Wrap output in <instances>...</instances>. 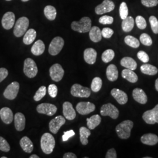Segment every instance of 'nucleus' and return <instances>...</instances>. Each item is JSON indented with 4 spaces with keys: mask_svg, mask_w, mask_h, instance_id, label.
<instances>
[{
    "mask_svg": "<svg viewBox=\"0 0 158 158\" xmlns=\"http://www.w3.org/2000/svg\"><path fill=\"white\" fill-rule=\"evenodd\" d=\"M55 147V139L49 133H45L40 139V147L43 151L47 155H49L53 151Z\"/></svg>",
    "mask_w": 158,
    "mask_h": 158,
    "instance_id": "obj_1",
    "label": "nucleus"
},
{
    "mask_svg": "<svg viewBox=\"0 0 158 158\" xmlns=\"http://www.w3.org/2000/svg\"><path fill=\"white\" fill-rule=\"evenodd\" d=\"M133 126L134 123L131 120H125L119 124L115 128L119 138L123 139L129 138L131 135V131L133 128Z\"/></svg>",
    "mask_w": 158,
    "mask_h": 158,
    "instance_id": "obj_2",
    "label": "nucleus"
},
{
    "mask_svg": "<svg viewBox=\"0 0 158 158\" xmlns=\"http://www.w3.org/2000/svg\"><path fill=\"white\" fill-rule=\"evenodd\" d=\"M72 29L80 33L89 32L91 28V21L89 17H83L79 21H73L71 24Z\"/></svg>",
    "mask_w": 158,
    "mask_h": 158,
    "instance_id": "obj_3",
    "label": "nucleus"
},
{
    "mask_svg": "<svg viewBox=\"0 0 158 158\" xmlns=\"http://www.w3.org/2000/svg\"><path fill=\"white\" fill-rule=\"evenodd\" d=\"M29 21L27 17H23L19 18L15 23L14 34L16 37H21L27 31L28 28Z\"/></svg>",
    "mask_w": 158,
    "mask_h": 158,
    "instance_id": "obj_4",
    "label": "nucleus"
},
{
    "mask_svg": "<svg viewBox=\"0 0 158 158\" xmlns=\"http://www.w3.org/2000/svg\"><path fill=\"white\" fill-rule=\"evenodd\" d=\"M38 72L37 65L31 58H27L25 60L23 64V73L29 78L35 77Z\"/></svg>",
    "mask_w": 158,
    "mask_h": 158,
    "instance_id": "obj_5",
    "label": "nucleus"
},
{
    "mask_svg": "<svg viewBox=\"0 0 158 158\" xmlns=\"http://www.w3.org/2000/svg\"><path fill=\"white\" fill-rule=\"evenodd\" d=\"M64 44V40L60 36L54 38L51 41L49 46V53L52 56H56L58 55L63 48Z\"/></svg>",
    "mask_w": 158,
    "mask_h": 158,
    "instance_id": "obj_6",
    "label": "nucleus"
},
{
    "mask_svg": "<svg viewBox=\"0 0 158 158\" xmlns=\"http://www.w3.org/2000/svg\"><path fill=\"white\" fill-rule=\"evenodd\" d=\"M70 93L76 97L88 98L91 95V89L79 84H74L72 86Z\"/></svg>",
    "mask_w": 158,
    "mask_h": 158,
    "instance_id": "obj_7",
    "label": "nucleus"
},
{
    "mask_svg": "<svg viewBox=\"0 0 158 158\" xmlns=\"http://www.w3.org/2000/svg\"><path fill=\"white\" fill-rule=\"evenodd\" d=\"M19 90V83L17 81H13L6 87V90L4 91L3 95L6 99L12 100L17 97Z\"/></svg>",
    "mask_w": 158,
    "mask_h": 158,
    "instance_id": "obj_8",
    "label": "nucleus"
},
{
    "mask_svg": "<svg viewBox=\"0 0 158 158\" xmlns=\"http://www.w3.org/2000/svg\"><path fill=\"white\" fill-rule=\"evenodd\" d=\"M118 108L111 103L104 104L100 109V114L102 116H109L111 118L117 119L119 116Z\"/></svg>",
    "mask_w": 158,
    "mask_h": 158,
    "instance_id": "obj_9",
    "label": "nucleus"
},
{
    "mask_svg": "<svg viewBox=\"0 0 158 158\" xmlns=\"http://www.w3.org/2000/svg\"><path fill=\"white\" fill-rule=\"evenodd\" d=\"M142 118L148 124L158 123V104L152 110H148L143 113Z\"/></svg>",
    "mask_w": 158,
    "mask_h": 158,
    "instance_id": "obj_10",
    "label": "nucleus"
},
{
    "mask_svg": "<svg viewBox=\"0 0 158 158\" xmlns=\"http://www.w3.org/2000/svg\"><path fill=\"white\" fill-rule=\"evenodd\" d=\"M64 74V71L62 66L59 63L54 64L49 69L50 76L52 80L54 81H60L63 79Z\"/></svg>",
    "mask_w": 158,
    "mask_h": 158,
    "instance_id": "obj_11",
    "label": "nucleus"
},
{
    "mask_svg": "<svg viewBox=\"0 0 158 158\" xmlns=\"http://www.w3.org/2000/svg\"><path fill=\"white\" fill-rule=\"evenodd\" d=\"M57 110L56 106L50 103H42L36 107L37 112L40 114L52 116L56 114Z\"/></svg>",
    "mask_w": 158,
    "mask_h": 158,
    "instance_id": "obj_12",
    "label": "nucleus"
},
{
    "mask_svg": "<svg viewBox=\"0 0 158 158\" xmlns=\"http://www.w3.org/2000/svg\"><path fill=\"white\" fill-rule=\"evenodd\" d=\"M77 111L81 115H87L93 112L95 109V105L90 102H80L76 106Z\"/></svg>",
    "mask_w": 158,
    "mask_h": 158,
    "instance_id": "obj_13",
    "label": "nucleus"
},
{
    "mask_svg": "<svg viewBox=\"0 0 158 158\" xmlns=\"http://www.w3.org/2000/svg\"><path fill=\"white\" fill-rule=\"evenodd\" d=\"M115 8V4L112 1L104 0L101 4L97 6L95 12L97 15H102L112 11Z\"/></svg>",
    "mask_w": 158,
    "mask_h": 158,
    "instance_id": "obj_14",
    "label": "nucleus"
},
{
    "mask_svg": "<svg viewBox=\"0 0 158 158\" xmlns=\"http://www.w3.org/2000/svg\"><path fill=\"white\" fill-rule=\"evenodd\" d=\"M66 119L62 116L59 115L57 116L55 118L52 119L49 124V130L51 132H52L54 134H56L61 127L65 124Z\"/></svg>",
    "mask_w": 158,
    "mask_h": 158,
    "instance_id": "obj_15",
    "label": "nucleus"
},
{
    "mask_svg": "<svg viewBox=\"0 0 158 158\" xmlns=\"http://www.w3.org/2000/svg\"><path fill=\"white\" fill-rule=\"evenodd\" d=\"M15 21V14L12 12H7L2 17L1 23L3 28L9 30L14 27Z\"/></svg>",
    "mask_w": 158,
    "mask_h": 158,
    "instance_id": "obj_16",
    "label": "nucleus"
},
{
    "mask_svg": "<svg viewBox=\"0 0 158 158\" xmlns=\"http://www.w3.org/2000/svg\"><path fill=\"white\" fill-rule=\"evenodd\" d=\"M63 113L65 118L68 120H73L76 117V111L73 105L69 102H64L63 104Z\"/></svg>",
    "mask_w": 158,
    "mask_h": 158,
    "instance_id": "obj_17",
    "label": "nucleus"
},
{
    "mask_svg": "<svg viewBox=\"0 0 158 158\" xmlns=\"http://www.w3.org/2000/svg\"><path fill=\"white\" fill-rule=\"evenodd\" d=\"M111 94L119 104H125L128 100V96L125 92L118 89H113L111 91Z\"/></svg>",
    "mask_w": 158,
    "mask_h": 158,
    "instance_id": "obj_18",
    "label": "nucleus"
},
{
    "mask_svg": "<svg viewBox=\"0 0 158 158\" xmlns=\"http://www.w3.org/2000/svg\"><path fill=\"white\" fill-rule=\"evenodd\" d=\"M0 117L5 124H10L14 119V114L10 108H2L0 110Z\"/></svg>",
    "mask_w": 158,
    "mask_h": 158,
    "instance_id": "obj_19",
    "label": "nucleus"
},
{
    "mask_svg": "<svg viewBox=\"0 0 158 158\" xmlns=\"http://www.w3.org/2000/svg\"><path fill=\"white\" fill-rule=\"evenodd\" d=\"M14 124L18 131H23L25 128L26 119L23 113H17L14 115Z\"/></svg>",
    "mask_w": 158,
    "mask_h": 158,
    "instance_id": "obj_20",
    "label": "nucleus"
},
{
    "mask_svg": "<svg viewBox=\"0 0 158 158\" xmlns=\"http://www.w3.org/2000/svg\"><path fill=\"white\" fill-rule=\"evenodd\" d=\"M132 96L136 102L145 104L148 102V97L144 91L139 88H136L132 92Z\"/></svg>",
    "mask_w": 158,
    "mask_h": 158,
    "instance_id": "obj_21",
    "label": "nucleus"
},
{
    "mask_svg": "<svg viewBox=\"0 0 158 158\" xmlns=\"http://www.w3.org/2000/svg\"><path fill=\"white\" fill-rule=\"evenodd\" d=\"M97 53L93 48H87L84 52V59L85 62L90 64H93L96 61Z\"/></svg>",
    "mask_w": 158,
    "mask_h": 158,
    "instance_id": "obj_22",
    "label": "nucleus"
},
{
    "mask_svg": "<svg viewBox=\"0 0 158 158\" xmlns=\"http://www.w3.org/2000/svg\"><path fill=\"white\" fill-rule=\"evenodd\" d=\"M19 144L23 151L26 153H30L34 150V144L28 136L23 137L20 140Z\"/></svg>",
    "mask_w": 158,
    "mask_h": 158,
    "instance_id": "obj_23",
    "label": "nucleus"
},
{
    "mask_svg": "<svg viewBox=\"0 0 158 158\" xmlns=\"http://www.w3.org/2000/svg\"><path fill=\"white\" fill-rule=\"evenodd\" d=\"M106 75L109 81H116L118 77V71L117 66L113 64H110L106 70Z\"/></svg>",
    "mask_w": 158,
    "mask_h": 158,
    "instance_id": "obj_24",
    "label": "nucleus"
},
{
    "mask_svg": "<svg viewBox=\"0 0 158 158\" xmlns=\"http://www.w3.org/2000/svg\"><path fill=\"white\" fill-rule=\"evenodd\" d=\"M142 143L147 145H155L158 143V136L151 133H149L142 136L141 138Z\"/></svg>",
    "mask_w": 158,
    "mask_h": 158,
    "instance_id": "obj_25",
    "label": "nucleus"
},
{
    "mask_svg": "<svg viewBox=\"0 0 158 158\" xmlns=\"http://www.w3.org/2000/svg\"><path fill=\"white\" fill-rule=\"evenodd\" d=\"M45 50V46L44 42L38 40L35 42L31 48V52L35 56H40L44 53Z\"/></svg>",
    "mask_w": 158,
    "mask_h": 158,
    "instance_id": "obj_26",
    "label": "nucleus"
},
{
    "mask_svg": "<svg viewBox=\"0 0 158 158\" xmlns=\"http://www.w3.org/2000/svg\"><path fill=\"white\" fill-rule=\"evenodd\" d=\"M120 64L122 66L132 70H135L137 68V63L135 60L130 57H123L121 60Z\"/></svg>",
    "mask_w": 158,
    "mask_h": 158,
    "instance_id": "obj_27",
    "label": "nucleus"
},
{
    "mask_svg": "<svg viewBox=\"0 0 158 158\" xmlns=\"http://www.w3.org/2000/svg\"><path fill=\"white\" fill-rule=\"evenodd\" d=\"M89 36L93 42H98L102 39V31L97 27H91L89 31Z\"/></svg>",
    "mask_w": 158,
    "mask_h": 158,
    "instance_id": "obj_28",
    "label": "nucleus"
},
{
    "mask_svg": "<svg viewBox=\"0 0 158 158\" xmlns=\"http://www.w3.org/2000/svg\"><path fill=\"white\" fill-rule=\"evenodd\" d=\"M121 75L124 79H126L131 83H134L138 80V77L136 74L134 72H133V70L128 69H125L123 70L122 71Z\"/></svg>",
    "mask_w": 158,
    "mask_h": 158,
    "instance_id": "obj_29",
    "label": "nucleus"
},
{
    "mask_svg": "<svg viewBox=\"0 0 158 158\" xmlns=\"http://www.w3.org/2000/svg\"><path fill=\"white\" fill-rule=\"evenodd\" d=\"M102 122L101 117L98 115H94L90 118H87V125L89 130H94L97 126H98Z\"/></svg>",
    "mask_w": 158,
    "mask_h": 158,
    "instance_id": "obj_30",
    "label": "nucleus"
},
{
    "mask_svg": "<svg viewBox=\"0 0 158 158\" xmlns=\"http://www.w3.org/2000/svg\"><path fill=\"white\" fill-rule=\"evenodd\" d=\"M36 37V32L34 29H30L28 30L24 35L23 42L25 45H31L34 42Z\"/></svg>",
    "mask_w": 158,
    "mask_h": 158,
    "instance_id": "obj_31",
    "label": "nucleus"
},
{
    "mask_svg": "<svg viewBox=\"0 0 158 158\" xmlns=\"http://www.w3.org/2000/svg\"><path fill=\"white\" fill-rule=\"evenodd\" d=\"M80 139L82 145H87L89 143L88 138L91 135L90 130L85 127H82L79 130Z\"/></svg>",
    "mask_w": 158,
    "mask_h": 158,
    "instance_id": "obj_32",
    "label": "nucleus"
},
{
    "mask_svg": "<svg viewBox=\"0 0 158 158\" xmlns=\"http://www.w3.org/2000/svg\"><path fill=\"white\" fill-rule=\"evenodd\" d=\"M140 69L142 73L149 76H154L158 72V69L150 64H144L142 65Z\"/></svg>",
    "mask_w": 158,
    "mask_h": 158,
    "instance_id": "obj_33",
    "label": "nucleus"
},
{
    "mask_svg": "<svg viewBox=\"0 0 158 158\" xmlns=\"http://www.w3.org/2000/svg\"><path fill=\"white\" fill-rule=\"evenodd\" d=\"M122 28L125 32H129L134 27V19L132 17H127L122 22Z\"/></svg>",
    "mask_w": 158,
    "mask_h": 158,
    "instance_id": "obj_34",
    "label": "nucleus"
},
{
    "mask_svg": "<svg viewBox=\"0 0 158 158\" xmlns=\"http://www.w3.org/2000/svg\"><path fill=\"white\" fill-rule=\"evenodd\" d=\"M44 14L48 19L53 21L55 20L56 17V10L53 6H47L44 9Z\"/></svg>",
    "mask_w": 158,
    "mask_h": 158,
    "instance_id": "obj_35",
    "label": "nucleus"
},
{
    "mask_svg": "<svg viewBox=\"0 0 158 158\" xmlns=\"http://www.w3.org/2000/svg\"><path fill=\"white\" fill-rule=\"evenodd\" d=\"M124 41L127 45L130 46V47L133 48H138L140 45L138 40L131 35L127 36L124 38Z\"/></svg>",
    "mask_w": 158,
    "mask_h": 158,
    "instance_id": "obj_36",
    "label": "nucleus"
},
{
    "mask_svg": "<svg viewBox=\"0 0 158 158\" xmlns=\"http://www.w3.org/2000/svg\"><path fill=\"white\" fill-rule=\"evenodd\" d=\"M102 85V81L100 77H96L93 79L91 85V90L93 92H98L101 90Z\"/></svg>",
    "mask_w": 158,
    "mask_h": 158,
    "instance_id": "obj_37",
    "label": "nucleus"
},
{
    "mask_svg": "<svg viewBox=\"0 0 158 158\" xmlns=\"http://www.w3.org/2000/svg\"><path fill=\"white\" fill-rule=\"evenodd\" d=\"M115 56V53L112 49H107L104 51L102 54V60L104 63L111 62Z\"/></svg>",
    "mask_w": 158,
    "mask_h": 158,
    "instance_id": "obj_38",
    "label": "nucleus"
},
{
    "mask_svg": "<svg viewBox=\"0 0 158 158\" xmlns=\"http://www.w3.org/2000/svg\"><path fill=\"white\" fill-rule=\"evenodd\" d=\"M46 94V87L43 85L39 88V89L36 92L34 96V100L35 102H39L41 100Z\"/></svg>",
    "mask_w": 158,
    "mask_h": 158,
    "instance_id": "obj_39",
    "label": "nucleus"
},
{
    "mask_svg": "<svg viewBox=\"0 0 158 158\" xmlns=\"http://www.w3.org/2000/svg\"><path fill=\"white\" fill-rule=\"evenodd\" d=\"M119 15L123 19H125L128 15V8L125 2H123L119 6Z\"/></svg>",
    "mask_w": 158,
    "mask_h": 158,
    "instance_id": "obj_40",
    "label": "nucleus"
},
{
    "mask_svg": "<svg viewBox=\"0 0 158 158\" xmlns=\"http://www.w3.org/2000/svg\"><path fill=\"white\" fill-rule=\"evenodd\" d=\"M140 41L143 45L149 46L152 45V40L151 36L147 34H142L140 36Z\"/></svg>",
    "mask_w": 158,
    "mask_h": 158,
    "instance_id": "obj_41",
    "label": "nucleus"
},
{
    "mask_svg": "<svg viewBox=\"0 0 158 158\" xmlns=\"http://www.w3.org/2000/svg\"><path fill=\"white\" fill-rule=\"evenodd\" d=\"M10 146L8 142L2 136H0V150L4 152H8L10 151Z\"/></svg>",
    "mask_w": 158,
    "mask_h": 158,
    "instance_id": "obj_42",
    "label": "nucleus"
},
{
    "mask_svg": "<svg viewBox=\"0 0 158 158\" xmlns=\"http://www.w3.org/2000/svg\"><path fill=\"white\" fill-rule=\"evenodd\" d=\"M149 23L154 34H158V21L155 16H151L149 18Z\"/></svg>",
    "mask_w": 158,
    "mask_h": 158,
    "instance_id": "obj_43",
    "label": "nucleus"
},
{
    "mask_svg": "<svg viewBox=\"0 0 158 158\" xmlns=\"http://www.w3.org/2000/svg\"><path fill=\"white\" fill-rule=\"evenodd\" d=\"M136 24L138 28L144 29L147 27V22L145 18L142 16H137L135 19Z\"/></svg>",
    "mask_w": 158,
    "mask_h": 158,
    "instance_id": "obj_44",
    "label": "nucleus"
},
{
    "mask_svg": "<svg viewBox=\"0 0 158 158\" xmlns=\"http://www.w3.org/2000/svg\"><path fill=\"white\" fill-rule=\"evenodd\" d=\"M114 22V18L113 17L108 15H104L100 18L99 23L103 25H110L112 24Z\"/></svg>",
    "mask_w": 158,
    "mask_h": 158,
    "instance_id": "obj_45",
    "label": "nucleus"
},
{
    "mask_svg": "<svg viewBox=\"0 0 158 158\" xmlns=\"http://www.w3.org/2000/svg\"><path fill=\"white\" fill-rule=\"evenodd\" d=\"M137 56L141 62L145 63L148 62L149 60V57L147 53L144 51H139L138 53H137Z\"/></svg>",
    "mask_w": 158,
    "mask_h": 158,
    "instance_id": "obj_46",
    "label": "nucleus"
},
{
    "mask_svg": "<svg viewBox=\"0 0 158 158\" xmlns=\"http://www.w3.org/2000/svg\"><path fill=\"white\" fill-rule=\"evenodd\" d=\"M57 87L55 85L52 84L48 87V93L51 97L55 98L57 94Z\"/></svg>",
    "mask_w": 158,
    "mask_h": 158,
    "instance_id": "obj_47",
    "label": "nucleus"
},
{
    "mask_svg": "<svg viewBox=\"0 0 158 158\" xmlns=\"http://www.w3.org/2000/svg\"><path fill=\"white\" fill-rule=\"evenodd\" d=\"M114 34V31L112 29L110 28H104L102 29V36L104 38H110Z\"/></svg>",
    "mask_w": 158,
    "mask_h": 158,
    "instance_id": "obj_48",
    "label": "nucleus"
},
{
    "mask_svg": "<svg viewBox=\"0 0 158 158\" xmlns=\"http://www.w3.org/2000/svg\"><path fill=\"white\" fill-rule=\"evenodd\" d=\"M143 6L147 7H153L158 4V0H141Z\"/></svg>",
    "mask_w": 158,
    "mask_h": 158,
    "instance_id": "obj_49",
    "label": "nucleus"
},
{
    "mask_svg": "<svg viewBox=\"0 0 158 158\" xmlns=\"http://www.w3.org/2000/svg\"><path fill=\"white\" fill-rule=\"evenodd\" d=\"M75 135V132H74L73 130H71L64 132V134L62 136V140L63 142H66L68 141L69 138Z\"/></svg>",
    "mask_w": 158,
    "mask_h": 158,
    "instance_id": "obj_50",
    "label": "nucleus"
},
{
    "mask_svg": "<svg viewBox=\"0 0 158 158\" xmlns=\"http://www.w3.org/2000/svg\"><path fill=\"white\" fill-rule=\"evenodd\" d=\"M8 75V70L4 68H0V83L6 78Z\"/></svg>",
    "mask_w": 158,
    "mask_h": 158,
    "instance_id": "obj_51",
    "label": "nucleus"
},
{
    "mask_svg": "<svg viewBox=\"0 0 158 158\" xmlns=\"http://www.w3.org/2000/svg\"><path fill=\"white\" fill-rule=\"evenodd\" d=\"M117 153L116 151L114 148H111L109 149L107 152V154L106 155V158H117Z\"/></svg>",
    "mask_w": 158,
    "mask_h": 158,
    "instance_id": "obj_52",
    "label": "nucleus"
},
{
    "mask_svg": "<svg viewBox=\"0 0 158 158\" xmlns=\"http://www.w3.org/2000/svg\"><path fill=\"white\" fill-rule=\"evenodd\" d=\"M63 158H77V156L72 152H67L64 154Z\"/></svg>",
    "mask_w": 158,
    "mask_h": 158,
    "instance_id": "obj_53",
    "label": "nucleus"
},
{
    "mask_svg": "<svg viewBox=\"0 0 158 158\" xmlns=\"http://www.w3.org/2000/svg\"><path fill=\"white\" fill-rule=\"evenodd\" d=\"M155 89L158 91V78L155 81Z\"/></svg>",
    "mask_w": 158,
    "mask_h": 158,
    "instance_id": "obj_54",
    "label": "nucleus"
},
{
    "mask_svg": "<svg viewBox=\"0 0 158 158\" xmlns=\"http://www.w3.org/2000/svg\"><path fill=\"white\" fill-rule=\"evenodd\" d=\"M29 158H40V156L36 155H32L29 156Z\"/></svg>",
    "mask_w": 158,
    "mask_h": 158,
    "instance_id": "obj_55",
    "label": "nucleus"
},
{
    "mask_svg": "<svg viewBox=\"0 0 158 158\" xmlns=\"http://www.w3.org/2000/svg\"><path fill=\"white\" fill-rule=\"evenodd\" d=\"M23 2H27V1H28L29 0H21Z\"/></svg>",
    "mask_w": 158,
    "mask_h": 158,
    "instance_id": "obj_56",
    "label": "nucleus"
},
{
    "mask_svg": "<svg viewBox=\"0 0 158 158\" xmlns=\"http://www.w3.org/2000/svg\"><path fill=\"white\" fill-rule=\"evenodd\" d=\"M1 158H7V157L6 156H2Z\"/></svg>",
    "mask_w": 158,
    "mask_h": 158,
    "instance_id": "obj_57",
    "label": "nucleus"
},
{
    "mask_svg": "<svg viewBox=\"0 0 158 158\" xmlns=\"http://www.w3.org/2000/svg\"><path fill=\"white\" fill-rule=\"evenodd\" d=\"M6 1H11V0H6Z\"/></svg>",
    "mask_w": 158,
    "mask_h": 158,
    "instance_id": "obj_58",
    "label": "nucleus"
}]
</instances>
